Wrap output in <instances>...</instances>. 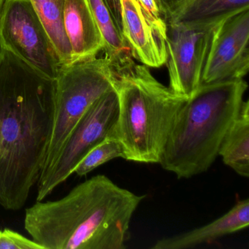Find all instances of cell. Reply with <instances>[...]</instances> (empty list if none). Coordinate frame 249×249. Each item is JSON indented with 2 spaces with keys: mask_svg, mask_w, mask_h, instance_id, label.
I'll use <instances>...</instances> for the list:
<instances>
[{
  "mask_svg": "<svg viewBox=\"0 0 249 249\" xmlns=\"http://www.w3.org/2000/svg\"><path fill=\"white\" fill-rule=\"evenodd\" d=\"M94 20L104 42L105 56L113 70H118L132 62L130 49L116 27L113 16L104 0H88Z\"/></svg>",
  "mask_w": 249,
  "mask_h": 249,
  "instance_id": "cell-15",
  "label": "cell"
},
{
  "mask_svg": "<svg viewBox=\"0 0 249 249\" xmlns=\"http://www.w3.org/2000/svg\"><path fill=\"white\" fill-rule=\"evenodd\" d=\"M121 3L123 36L132 57L150 68L165 65L166 40L147 21L136 0H121Z\"/></svg>",
  "mask_w": 249,
  "mask_h": 249,
  "instance_id": "cell-10",
  "label": "cell"
},
{
  "mask_svg": "<svg viewBox=\"0 0 249 249\" xmlns=\"http://www.w3.org/2000/svg\"><path fill=\"white\" fill-rule=\"evenodd\" d=\"M56 79L0 49V205L23 208L49 147Z\"/></svg>",
  "mask_w": 249,
  "mask_h": 249,
  "instance_id": "cell-1",
  "label": "cell"
},
{
  "mask_svg": "<svg viewBox=\"0 0 249 249\" xmlns=\"http://www.w3.org/2000/svg\"><path fill=\"white\" fill-rule=\"evenodd\" d=\"M143 195L97 175L54 201L27 208L24 228L43 249H124Z\"/></svg>",
  "mask_w": 249,
  "mask_h": 249,
  "instance_id": "cell-2",
  "label": "cell"
},
{
  "mask_svg": "<svg viewBox=\"0 0 249 249\" xmlns=\"http://www.w3.org/2000/svg\"><path fill=\"white\" fill-rule=\"evenodd\" d=\"M249 225V198L239 201L228 212L206 225L157 240L152 249H193L224 236L237 232Z\"/></svg>",
  "mask_w": 249,
  "mask_h": 249,
  "instance_id": "cell-12",
  "label": "cell"
},
{
  "mask_svg": "<svg viewBox=\"0 0 249 249\" xmlns=\"http://www.w3.org/2000/svg\"><path fill=\"white\" fill-rule=\"evenodd\" d=\"M249 8L233 14L215 27L202 84L243 79L249 69Z\"/></svg>",
  "mask_w": 249,
  "mask_h": 249,
  "instance_id": "cell-9",
  "label": "cell"
},
{
  "mask_svg": "<svg viewBox=\"0 0 249 249\" xmlns=\"http://www.w3.org/2000/svg\"><path fill=\"white\" fill-rule=\"evenodd\" d=\"M247 89L243 79L201 85L178 115L159 162L162 168L178 178L208 170Z\"/></svg>",
  "mask_w": 249,
  "mask_h": 249,
  "instance_id": "cell-3",
  "label": "cell"
},
{
  "mask_svg": "<svg viewBox=\"0 0 249 249\" xmlns=\"http://www.w3.org/2000/svg\"><path fill=\"white\" fill-rule=\"evenodd\" d=\"M107 8L110 10L118 30L123 36V25H122V3L121 0H104ZM126 41V40H125Z\"/></svg>",
  "mask_w": 249,
  "mask_h": 249,
  "instance_id": "cell-21",
  "label": "cell"
},
{
  "mask_svg": "<svg viewBox=\"0 0 249 249\" xmlns=\"http://www.w3.org/2000/svg\"><path fill=\"white\" fill-rule=\"evenodd\" d=\"M62 65L72 62V49L64 26L65 0H30Z\"/></svg>",
  "mask_w": 249,
  "mask_h": 249,
  "instance_id": "cell-16",
  "label": "cell"
},
{
  "mask_svg": "<svg viewBox=\"0 0 249 249\" xmlns=\"http://www.w3.org/2000/svg\"><path fill=\"white\" fill-rule=\"evenodd\" d=\"M64 26L72 49V62L96 57L104 42L88 0H65Z\"/></svg>",
  "mask_w": 249,
  "mask_h": 249,
  "instance_id": "cell-11",
  "label": "cell"
},
{
  "mask_svg": "<svg viewBox=\"0 0 249 249\" xmlns=\"http://www.w3.org/2000/svg\"><path fill=\"white\" fill-rule=\"evenodd\" d=\"M114 71L119 113L110 137L123 149V159L160 162L169 135L188 99L159 82L148 67L132 61Z\"/></svg>",
  "mask_w": 249,
  "mask_h": 249,
  "instance_id": "cell-4",
  "label": "cell"
},
{
  "mask_svg": "<svg viewBox=\"0 0 249 249\" xmlns=\"http://www.w3.org/2000/svg\"><path fill=\"white\" fill-rule=\"evenodd\" d=\"M115 78L113 67L106 56L61 66L56 78L52 135L41 172L53 162L90 106L114 87Z\"/></svg>",
  "mask_w": 249,
  "mask_h": 249,
  "instance_id": "cell-5",
  "label": "cell"
},
{
  "mask_svg": "<svg viewBox=\"0 0 249 249\" xmlns=\"http://www.w3.org/2000/svg\"><path fill=\"white\" fill-rule=\"evenodd\" d=\"M119 113L114 87L97 99L70 135L53 162L40 173L37 180V201H43L65 182L81 160L94 147L110 137Z\"/></svg>",
  "mask_w": 249,
  "mask_h": 249,
  "instance_id": "cell-6",
  "label": "cell"
},
{
  "mask_svg": "<svg viewBox=\"0 0 249 249\" xmlns=\"http://www.w3.org/2000/svg\"><path fill=\"white\" fill-rule=\"evenodd\" d=\"M186 1L187 0H157L160 11L166 22L169 17Z\"/></svg>",
  "mask_w": 249,
  "mask_h": 249,
  "instance_id": "cell-20",
  "label": "cell"
},
{
  "mask_svg": "<svg viewBox=\"0 0 249 249\" xmlns=\"http://www.w3.org/2000/svg\"><path fill=\"white\" fill-rule=\"evenodd\" d=\"M249 8V0H187L167 23L187 25L218 24L227 17Z\"/></svg>",
  "mask_w": 249,
  "mask_h": 249,
  "instance_id": "cell-14",
  "label": "cell"
},
{
  "mask_svg": "<svg viewBox=\"0 0 249 249\" xmlns=\"http://www.w3.org/2000/svg\"><path fill=\"white\" fill-rule=\"evenodd\" d=\"M219 23L207 25L167 23L168 88L175 94L189 99L200 87L213 36Z\"/></svg>",
  "mask_w": 249,
  "mask_h": 249,
  "instance_id": "cell-8",
  "label": "cell"
},
{
  "mask_svg": "<svg viewBox=\"0 0 249 249\" xmlns=\"http://www.w3.org/2000/svg\"><path fill=\"white\" fill-rule=\"evenodd\" d=\"M5 0H0V14H1V11H2L4 3H5Z\"/></svg>",
  "mask_w": 249,
  "mask_h": 249,
  "instance_id": "cell-22",
  "label": "cell"
},
{
  "mask_svg": "<svg viewBox=\"0 0 249 249\" xmlns=\"http://www.w3.org/2000/svg\"><path fill=\"white\" fill-rule=\"evenodd\" d=\"M0 249H43L34 240L9 229L0 230Z\"/></svg>",
  "mask_w": 249,
  "mask_h": 249,
  "instance_id": "cell-19",
  "label": "cell"
},
{
  "mask_svg": "<svg viewBox=\"0 0 249 249\" xmlns=\"http://www.w3.org/2000/svg\"><path fill=\"white\" fill-rule=\"evenodd\" d=\"M0 49L54 79L62 66L30 0H5L0 14Z\"/></svg>",
  "mask_w": 249,
  "mask_h": 249,
  "instance_id": "cell-7",
  "label": "cell"
},
{
  "mask_svg": "<svg viewBox=\"0 0 249 249\" xmlns=\"http://www.w3.org/2000/svg\"><path fill=\"white\" fill-rule=\"evenodd\" d=\"M136 1L139 4L147 21L162 38L167 40V22L160 11L157 0H136Z\"/></svg>",
  "mask_w": 249,
  "mask_h": 249,
  "instance_id": "cell-18",
  "label": "cell"
},
{
  "mask_svg": "<svg viewBox=\"0 0 249 249\" xmlns=\"http://www.w3.org/2000/svg\"><path fill=\"white\" fill-rule=\"evenodd\" d=\"M123 156L120 142L116 138L108 137L88 153L78 164L74 173L79 176H86L102 164L113 159L123 158Z\"/></svg>",
  "mask_w": 249,
  "mask_h": 249,
  "instance_id": "cell-17",
  "label": "cell"
},
{
  "mask_svg": "<svg viewBox=\"0 0 249 249\" xmlns=\"http://www.w3.org/2000/svg\"><path fill=\"white\" fill-rule=\"evenodd\" d=\"M218 156L237 175L249 177V100L242 103L237 116L221 141Z\"/></svg>",
  "mask_w": 249,
  "mask_h": 249,
  "instance_id": "cell-13",
  "label": "cell"
}]
</instances>
